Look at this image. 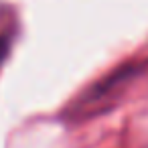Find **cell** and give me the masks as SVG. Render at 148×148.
Instances as JSON below:
<instances>
[{
	"label": "cell",
	"instance_id": "6da1fadb",
	"mask_svg": "<svg viewBox=\"0 0 148 148\" xmlns=\"http://www.w3.org/2000/svg\"><path fill=\"white\" fill-rule=\"evenodd\" d=\"M4 53H6V43L0 39V61H2V57H4Z\"/></svg>",
	"mask_w": 148,
	"mask_h": 148
}]
</instances>
